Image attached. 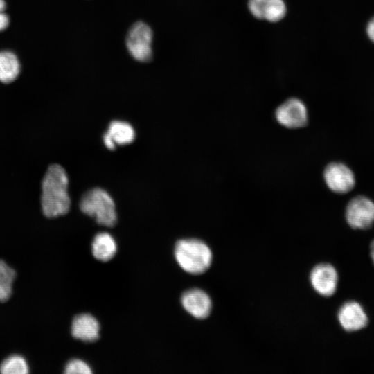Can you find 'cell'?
Returning a JSON list of instances; mask_svg holds the SVG:
<instances>
[{"mask_svg":"<svg viewBox=\"0 0 374 374\" xmlns=\"http://www.w3.org/2000/svg\"><path fill=\"white\" fill-rule=\"evenodd\" d=\"M68 185L65 170L58 164L49 166L42 183L41 204L45 216L57 217L68 213L71 205Z\"/></svg>","mask_w":374,"mask_h":374,"instance_id":"1","label":"cell"},{"mask_svg":"<svg viewBox=\"0 0 374 374\" xmlns=\"http://www.w3.org/2000/svg\"><path fill=\"white\" fill-rule=\"evenodd\" d=\"M174 253L181 269L192 274L204 273L211 264L212 253L210 248L199 240L186 239L178 241Z\"/></svg>","mask_w":374,"mask_h":374,"instance_id":"2","label":"cell"},{"mask_svg":"<svg viewBox=\"0 0 374 374\" xmlns=\"http://www.w3.org/2000/svg\"><path fill=\"white\" fill-rule=\"evenodd\" d=\"M81 211L93 217L97 223L112 226L116 222V212L113 199L109 193L100 188L86 192L80 203Z\"/></svg>","mask_w":374,"mask_h":374,"instance_id":"3","label":"cell"},{"mask_svg":"<svg viewBox=\"0 0 374 374\" xmlns=\"http://www.w3.org/2000/svg\"><path fill=\"white\" fill-rule=\"evenodd\" d=\"M153 33L150 27L143 21L134 24L126 39V46L133 58L141 62H150L152 58Z\"/></svg>","mask_w":374,"mask_h":374,"instance_id":"4","label":"cell"},{"mask_svg":"<svg viewBox=\"0 0 374 374\" xmlns=\"http://www.w3.org/2000/svg\"><path fill=\"white\" fill-rule=\"evenodd\" d=\"M346 219L353 229L371 227L374 223V202L365 196H356L346 206Z\"/></svg>","mask_w":374,"mask_h":374,"instance_id":"5","label":"cell"},{"mask_svg":"<svg viewBox=\"0 0 374 374\" xmlns=\"http://www.w3.org/2000/svg\"><path fill=\"white\" fill-rule=\"evenodd\" d=\"M323 177L328 187L337 193H348L355 185L354 173L342 163L328 164L325 168Z\"/></svg>","mask_w":374,"mask_h":374,"instance_id":"6","label":"cell"},{"mask_svg":"<svg viewBox=\"0 0 374 374\" xmlns=\"http://www.w3.org/2000/svg\"><path fill=\"white\" fill-rule=\"evenodd\" d=\"M276 118L280 124L286 127H301L307 123V109L301 100L292 98L276 109Z\"/></svg>","mask_w":374,"mask_h":374,"instance_id":"7","label":"cell"},{"mask_svg":"<svg viewBox=\"0 0 374 374\" xmlns=\"http://www.w3.org/2000/svg\"><path fill=\"white\" fill-rule=\"evenodd\" d=\"M310 282L319 294L324 296H330L337 290L338 275L336 269L331 265L320 264L312 270Z\"/></svg>","mask_w":374,"mask_h":374,"instance_id":"8","label":"cell"},{"mask_svg":"<svg viewBox=\"0 0 374 374\" xmlns=\"http://www.w3.org/2000/svg\"><path fill=\"white\" fill-rule=\"evenodd\" d=\"M184 309L197 319H205L211 310V300L208 295L199 289H192L184 292L181 296Z\"/></svg>","mask_w":374,"mask_h":374,"instance_id":"9","label":"cell"},{"mask_svg":"<svg viewBox=\"0 0 374 374\" xmlns=\"http://www.w3.org/2000/svg\"><path fill=\"white\" fill-rule=\"evenodd\" d=\"M338 319L341 326L347 331L360 330L368 323L367 316L362 307L355 301L344 304L339 310Z\"/></svg>","mask_w":374,"mask_h":374,"instance_id":"10","label":"cell"},{"mask_svg":"<svg viewBox=\"0 0 374 374\" xmlns=\"http://www.w3.org/2000/svg\"><path fill=\"white\" fill-rule=\"evenodd\" d=\"M100 325L95 317L89 314L77 315L72 321L71 333L77 339L91 342L99 337Z\"/></svg>","mask_w":374,"mask_h":374,"instance_id":"11","label":"cell"},{"mask_svg":"<svg viewBox=\"0 0 374 374\" xmlns=\"http://www.w3.org/2000/svg\"><path fill=\"white\" fill-rule=\"evenodd\" d=\"M116 243L113 237L108 233H98L91 244L93 256L103 262L111 260L116 253Z\"/></svg>","mask_w":374,"mask_h":374,"instance_id":"12","label":"cell"},{"mask_svg":"<svg viewBox=\"0 0 374 374\" xmlns=\"http://www.w3.org/2000/svg\"><path fill=\"white\" fill-rule=\"evenodd\" d=\"M20 63L17 55L10 51H0V82L10 83L19 75Z\"/></svg>","mask_w":374,"mask_h":374,"instance_id":"13","label":"cell"},{"mask_svg":"<svg viewBox=\"0 0 374 374\" xmlns=\"http://www.w3.org/2000/svg\"><path fill=\"white\" fill-rule=\"evenodd\" d=\"M106 134L115 144L118 145L129 144L135 137L133 127L130 123L121 121L111 122Z\"/></svg>","mask_w":374,"mask_h":374,"instance_id":"14","label":"cell"},{"mask_svg":"<svg viewBox=\"0 0 374 374\" xmlns=\"http://www.w3.org/2000/svg\"><path fill=\"white\" fill-rule=\"evenodd\" d=\"M0 372L3 374H26L29 372V368L23 357L13 355L1 362Z\"/></svg>","mask_w":374,"mask_h":374,"instance_id":"15","label":"cell"},{"mask_svg":"<svg viewBox=\"0 0 374 374\" xmlns=\"http://www.w3.org/2000/svg\"><path fill=\"white\" fill-rule=\"evenodd\" d=\"M287 6L284 0H266L263 11V19L277 22L284 18Z\"/></svg>","mask_w":374,"mask_h":374,"instance_id":"16","label":"cell"},{"mask_svg":"<svg viewBox=\"0 0 374 374\" xmlns=\"http://www.w3.org/2000/svg\"><path fill=\"white\" fill-rule=\"evenodd\" d=\"M64 373L66 374H91L92 371L87 363L78 359H73L66 364Z\"/></svg>","mask_w":374,"mask_h":374,"instance_id":"17","label":"cell"},{"mask_svg":"<svg viewBox=\"0 0 374 374\" xmlns=\"http://www.w3.org/2000/svg\"><path fill=\"white\" fill-rule=\"evenodd\" d=\"M15 276V270L0 260V287H12Z\"/></svg>","mask_w":374,"mask_h":374,"instance_id":"18","label":"cell"},{"mask_svg":"<svg viewBox=\"0 0 374 374\" xmlns=\"http://www.w3.org/2000/svg\"><path fill=\"white\" fill-rule=\"evenodd\" d=\"M266 0H249L248 8L251 14L258 19H263V11Z\"/></svg>","mask_w":374,"mask_h":374,"instance_id":"19","label":"cell"},{"mask_svg":"<svg viewBox=\"0 0 374 374\" xmlns=\"http://www.w3.org/2000/svg\"><path fill=\"white\" fill-rule=\"evenodd\" d=\"M6 2L0 0V31L5 30L9 24V17L5 12Z\"/></svg>","mask_w":374,"mask_h":374,"instance_id":"20","label":"cell"},{"mask_svg":"<svg viewBox=\"0 0 374 374\" xmlns=\"http://www.w3.org/2000/svg\"><path fill=\"white\" fill-rule=\"evenodd\" d=\"M366 33L369 39L374 42V17L368 23Z\"/></svg>","mask_w":374,"mask_h":374,"instance_id":"21","label":"cell"},{"mask_svg":"<svg viewBox=\"0 0 374 374\" xmlns=\"http://www.w3.org/2000/svg\"><path fill=\"white\" fill-rule=\"evenodd\" d=\"M103 141L107 148L110 150H114L115 148L116 144L106 133L103 136Z\"/></svg>","mask_w":374,"mask_h":374,"instance_id":"22","label":"cell"},{"mask_svg":"<svg viewBox=\"0 0 374 374\" xmlns=\"http://www.w3.org/2000/svg\"><path fill=\"white\" fill-rule=\"evenodd\" d=\"M371 256L374 264V240L371 244Z\"/></svg>","mask_w":374,"mask_h":374,"instance_id":"23","label":"cell"}]
</instances>
